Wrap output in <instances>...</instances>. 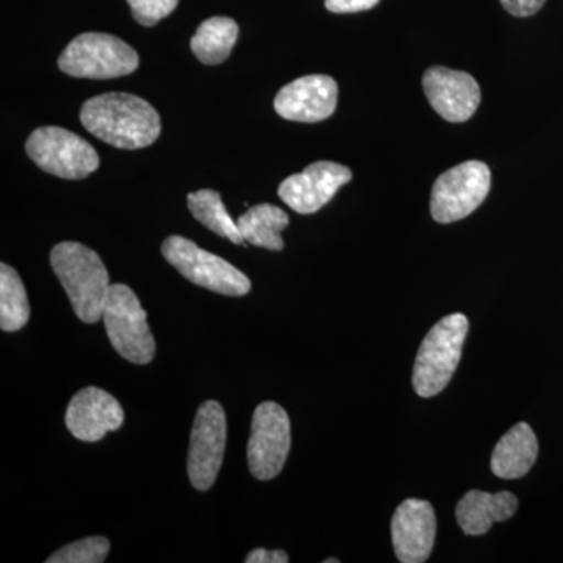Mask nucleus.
Masks as SVG:
<instances>
[{
	"label": "nucleus",
	"mask_w": 563,
	"mask_h": 563,
	"mask_svg": "<svg viewBox=\"0 0 563 563\" xmlns=\"http://www.w3.org/2000/svg\"><path fill=\"white\" fill-rule=\"evenodd\" d=\"M336 101V81L332 77L314 74L285 85L274 99V110L284 120L320 122L332 117Z\"/></svg>",
	"instance_id": "13"
},
{
	"label": "nucleus",
	"mask_w": 563,
	"mask_h": 563,
	"mask_svg": "<svg viewBox=\"0 0 563 563\" xmlns=\"http://www.w3.org/2000/svg\"><path fill=\"white\" fill-rule=\"evenodd\" d=\"M31 161L60 179L79 180L99 168V155L87 140L63 128H40L25 143Z\"/></svg>",
	"instance_id": "7"
},
{
	"label": "nucleus",
	"mask_w": 563,
	"mask_h": 563,
	"mask_svg": "<svg viewBox=\"0 0 563 563\" xmlns=\"http://www.w3.org/2000/svg\"><path fill=\"white\" fill-rule=\"evenodd\" d=\"M340 561H336V559H325L324 563H339Z\"/></svg>",
	"instance_id": "27"
},
{
	"label": "nucleus",
	"mask_w": 563,
	"mask_h": 563,
	"mask_svg": "<svg viewBox=\"0 0 563 563\" xmlns=\"http://www.w3.org/2000/svg\"><path fill=\"white\" fill-rule=\"evenodd\" d=\"M539 455V442L528 422H518L499 440L492 455V472L501 479H520Z\"/></svg>",
	"instance_id": "17"
},
{
	"label": "nucleus",
	"mask_w": 563,
	"mask_h": 563,
	"mask_svg": "<svg viewBox=\"0 0 563 563\" xmlns=\"http://www.w3.org/2000/svg\"><path fill=\"white\" fill-rule=\"evenodd\" d=\"M490 187V168L483 162L470 161L448 169L432 187L433 220L450 224L470 217L485 201Z\"/></svg>",
	"instance_id": "8"
},
{
	"label": "nucleus",
	"mask_w": 563,
	"mask_h": 563,
	"mask_svg": "<svg viewBox=\"0 0 563 563\" xmlns=\"http://www.w3.org/2000/svg\"><path fill=\"white\" fill-rule=\"evenodd\" d=\"M139 65L136 51L109 33H81L58 58V68L79 79H118L135 73Z\"/></svg>",
	"instance_id": "4"
},
{
	"label": "nucleus",
	"mask_w": 563,
	"mask_h": 563,
	"mask_svg": "<svg viewBox=\"0 0 563 563\" xmlns=\"http://www.w3.org/2000/svg\"><path fill=\"white\" fill-rule=\"evenodd\" d=\"M133 18L144 27H152L176 10L179 0H128Z\"/></svg>",
	"instance_id": "23"
},
{
	"label": "nucleus",
	"mask_w": 563,
	"mask_h": 563,
	"mask_svg": "<svg viewBox=\"0 0 563 563\" xmlns=\"http://www.w3.org/2000/svg\"><path fill=\"white\" fill-rule=\"evenodd\" d=\"M437 520L432 504L407 499L391 520V540L396 558L402 563H422L431 558L435 543Z\"/></svg>",
	"instance_id": "14"
},
{
	"label": "nucleus",
	"mask_w": 563,
	"mask_h": 563,
	"mask_svg": "<svg viewBox=\"0 0 563 563\" xmlns=\"http://www.w3.org/2000/svg\"><path fill=\"white\" fill-rule=\"evenodd\" d=\"M228 440V421L224 409L217 401L199 407L192 424L188 476L196 490L207 492L217 483Z\"/></svg>",
	"instance_id": "10"
},
{
	"label": "nucleus",
	"mask_w": 563,
	"mask_h": 563,
	"mask_svg": "<svg viewBox=\"0 0 563 563\" xmlns=\"http://www.w3.org/2000/svg\"><path fill=\"white\" fill-rule=\"evenodd\" d=\"M468 328L465 314H448L422 340L412 376L415 391L421 398L439 395L453 379Z\"/></svg>",
	"instance_id": "3"
},
{
	"label": "nucleus",
	"mask_w": 563,
	"mask_h": 563,
	"mask_svg": "<svg viewBox=\"0 0 563 563\" xmlns=\"http://www.w3.org/2000/svg\"><path fill=\"white\" fill-rule=\"evenodd\" d=\"M239 38V24L231 18L214 16L203 21L191 38V51L203 65L228 60Z\"/></svg>",
	"instance_id": "19"
},
{
	"label": "nucleus",
	"mask_w": 563,
	"mask_h": 563,
	"mask_svg": "<svg viewBox=\"0 0 563 563\" xmlns=\"http://www.w3.org/2000/svg\"><path fill=\"white\" fill-rule=\"evenodd\" d=\"M188 209L192 217L211 232L229 240L233 244H243L244 239L239 224L222 203L221 195L214 190H199L187 196Z\"/></svg>",
	"instance_id": "20"
},
{
	"label": "nucleus",
	"mask_w": 563,
	"mask_h": 563,
	"mask_svg": "<svg viewBox=\"0 0 563 563\" xmlns=\"http://www.w3.org/2000/svg\"><path fill=\"white\" fill-rule=\"evenodd\" d=\"M351 179L352 173L346 166L333 162L312 163L302 173L282 181L279 198L296 213H317Z\"/></svg>",
	"instance_id": "11"
},
{
	"label": "nucleus",
	"mask_w": 563,
	"mask_h": 563,
	"mask_svg": "<svg viewBox=\"0 0 563 563\" xmlns=\"http://www.w3.org/2000/svg\"><path fill=\"white\" fill-rule=\"evenodd\" d=\"M80 121L91 135L118 150H143L162 132L157 110L129 92H107L88 99L81 107Z\"/></svg>",
	"instance_id": "1"
},
{
	"label": "nucleus",
	"mask_w": 563,
	"mask_h": 563,
	"mask_svg": "<svg viewBox=\"0 0 563 563\" xmlns=\"http://www.w3.org/2000/svg\"><path fill=\"white\" fill-rule=\"evenodd\" d=\"M518 509V499L510 492L492 493L472 490L457 504L455 517L466 536H484L493 523L509 520Z\"/></svg>",
	"instance_id": "16"
},
{
	"label": "nucleus",
	"mask_w": 563,
	"mask_h": 563,
	"mask_svg": "<svg viewBox=\"0 0 563 563\" xmlns=\"http://www.w3.org/2000/svg\"><path fill=\"white\" fill-rule=\"evenodd\" d=\"M380 0H325V9L332 13H358V11L372 10Z\"/></svg>",
	"instance_id": "25"
},
{
	"label": "nucleus",
	"mask_w": 563,
	"mask_h": 563,
	"mask_svg": "<svg viewBox=\"0 0 563 563\" xmlns=\"http://www.w3.org/2000/svg\"><path fill=\"white\" fill-rule=\"evenodd\" d=\"M51 265L77 318L87 324L101 321L110 276L98 252L80 243L63 242L52 250Z\"/></svg>",
	"instance_id": "2"
},
{
	"label": "nucleus",
	"mask_w": 563,
	"mask_h": 563,
	"mask_svg": "<svg viewBox=\"0 0 563 563\" xmlns=\"http://www.w3.org/2000/svg\"><path fill=\"white\" fill-rule=\"evenodd\" d=\"M110 551L106 537H87L63 547L47 559V563H102Z\"/></svg>",
	"instance_id": "22"
},
{
	"label": "nucleus",
	"mask_w": 563,
	"mask_h": 563,
	"mask_svg": "<svg viewBox=\"0 0 563 563\" xmlns=\"http://www.w3.org/2000/svg\"><path fill=\"white\" fill-rule=\"evenodd\" d=\"M236 224L244 242L269 251H282L285 243L280 233L290 224V218L273 203H261L242 214Z\"/></svg>",
	"instance_id": "18"
},
{
	"label": "nucleus",
	"mask_w": 563,
	"mask_h": 563,
	"mask_svg": "<svg viewBox=\"0 0 563 563\" xmlns=\"http://www.w3.org/2000/svg\"><path fill=\"white\" fill-rule=\"evenodd\" d=\"M66 428L80 442H101L124 422L121 404L102 388L87 387L70 399L65 417Z\"/></svg>",
	"instance_id": "15"
},
{
	"label": "nucleus",
	"mask_w": 563,
	"mask_h": 563,
	"mask_svg": "<svg viewBox=\"0 0 563 563\" xmlns=\"http://www.w3.org/2000/svg\"><path fill=\"white\" fill-rule=\"evenodd\" d=\"M31 318V303L20 274L7 263L0 265V329L21 331Z\"/></svg>",
	"instance_id": "21"
},
{
	"label": "nucleus",
	"mask_w": 563,
	"mask_h": 563,
	"mask_svg": "<svg viewBox=\"0 0 563 563\" xmlns=\"http://www.w3.org/2000/svg\"><path fill=\"white\" fill-rule=\"evenodd\" d=\"M290 561L288 559V554L282 550H263V548H257V550L251 551L247 554V558L244 559L246 563H287Z\"/></svg>",
	"instance_id": "26"
},
{
	"label": "nucleus",
	"mask_w": 563,
	"mask_h": 563,
	"mask_svg": "<svg viewBox=\"0 0 563 563\" xmlns=\"http://www.w3.org/2000/svg\"><path fill=\"white\" fill-rule=\"evenodd\" d=\"M422 88L432 109L443 120L465 122L479 109V84L463 70L432 66L422 77Z\"/></svg>",
	"instance_id": "12"
},
{
	"label": "nucleus",
	"mask_w": 563,
	"mask_h": 563,
	"mask_svg": "<svg viewBox=\"0 0 563 563\" xmlns=\"http://www.w3.org/2000/svg\"><path fill=\"white\" fill-rule=\"evenodd\" d=\"M507 13L517 18H529L539 13L547 0H499Z\"/></svg>",
	"instance_id": "24"
},
{
	"label": "nucleus",
	"mask_w": 563,
	"mask_h": 563,
	"mask_svg": "<svg viewBox=\"0 0 563 563\" xmlns=\"http://www.w3.org/2000/svg\"><path fill=\"white\" fill-rule=\"evenodd\" d=\"M291 446V426L284 407L276 402H263L252 417L247 463L252 476L269 481L279 476Z\"/></svg>",
	"instance_id": "9"
},
{
	"label": "nucleus",
	"mask_w": 563,
	"mask_h": 563,
	"mask_svg": "<svg viewBox=\"0 0 563 563\" xmlns=\"http://www.w3.org/2000/svg\"><path fill=\"white\" fill-rule=\"evenodd\" d=\"M102 321L114 351L125 361L147 365L154 358L155 340L147 325V313L131 287L110 285Z\"/></svg>",
	"instance_id": "5"
},
{
	"label": "nucleus",
	"mask_w": 563,
	"mask_h": 563,
	"mask_svg": "<svg viewBox=\"0 0 563 563\" xmlns=\"http://www.w3.org/2000/svg\"><path fill=\"white\" fill-rule=\"evenodd\" d=\"M162 254L185 279L207 290L224 296H244L251 291V280L240 269L184 236L166 239Z\"/></svg>",
	"instance_id": "6"
}]
</instances>
